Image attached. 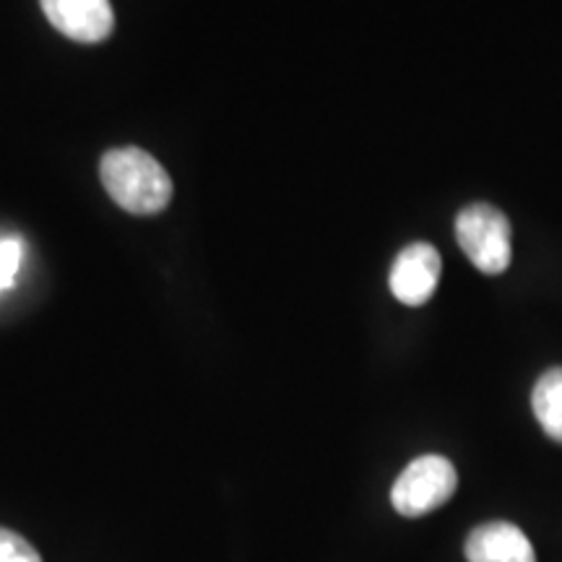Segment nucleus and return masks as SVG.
Segmentation results:
<instances>
[{
  "mask_svg": "<svg viewBox=\"0 0 562 562\" xmlns=\"http://www.w3.org/2000/svg\"><path fill=\"white\" fill-rule=\"evenodd\" d=\"M104 191L117 206L136 216H154L172 201V180L151 154L136 146L112 149L100 161Z\"/></svg>",
  "mask_w": 562,
  "mask_h": 562,
  "instance_id": "1",
  "label": "nucleus"
},
{
  "mask_svg": "<svg viewBox=\"0 0 562 562\" xmlns=\"http://www.w3.org/2000/svg\"><path fill=\"white\" fill-rule=\"evenodd\" d=\"M456 240L484 273H503L510 266V222L490 203H472L456 216Z\"/></svg>",
  "mask_w": 562,
  "mask_h": 562,
  "instance_id": "2",
  "label": "nucleus"
},
{
  "mask_svg": "<svg viewBox=\"0 0 562 562\" xmlns=\"http://www.w3.org/2000/svg\"><path fill=\"white\" fill-rule=\"evenodd\" d=\"M456 487L459 474L451 461L442 456H419L398 474L391 503L404 518H419L451 501Z\"/></svg>",
  "mask_w": 562,
  "mask_h": 562,
  "instance_id": "3",
  "label": "nucleus"
},
{
  "mask_svg": "<svg viewBox=\"0 0 562 562\" xmlns=\"http://www.w3.org/2000/svg\"><path fill=\"white\" fill-rule=\"evenodd\" d=\"M440 252L430 243H412L393 261L389 284L393 297L409 307L425 305L438 290L440 281Z\"/></svg>",
  "mask_w": 562,
  "mask_h": 562,
  "instance_id": "4",
  "label": "nucleus"
},
{
  "mask_svg": "<svg viewBox=\"0 0 562 562\" xmlns=\"http://www.w3.org/2000/svg\"><path fill=\"white\" fill-rule=\"evenodd\" d=\"M50 24L68 40L94 45L115 30V13L110 0H40Z\"/></svg>",
  "mask_w": 562,
  "mask_h": 562,
  "instance_id": "5",
  "label": "nucleus"
},
{
  "mask_svg": "<svg viewBox=\"0 0 562 562\" xmlns=\"http://www.w3.org/2000/svg\"><path fill=\"white\" fill-rule=\"evenodd\" d=\"M469 562H537L533 547L518 526L495 521L474 529L467 539Z\"/></svg>",
  "mask_w": 562,
  "mask_h": 562,
  "instance_id": "6",
  "label": "nucleus"
},
{
  "mask_svg": "<svg viewBox=\"0 0 562 562\" xmlns=\"http://www.w3.org/2000/svg\"><path fill=\"white\" fill-rule=\"evenodd\" d=\"M531 409L542 430L562 446V368L547 370L533 385Z\"/></svg>",
  "mask_w": 562,
  "mask_h": 562,
  "instance_id": "7",
  "label": "nucleus"
},
{
  "mask_svg": "<svg viewBox=\"0 0 562 562\" xmlns=\"http://www.w3.org/2000/svg\"><path fill=\"white\" fill-rule=\"evenodd\" d=\"M0 562H42L34 547L24 537L0 529Z\"/></svg>",
  "mask_w": 562,
  "mask_h": 562,
  "instance_id": "8",
  "label": "nucleus"
},
{
  "mask_svg": "<svg viewBox=\"0 0 562 562\" xmlns=\"http://www.w3.org/2000/svg\"><path fill=\"white\" fill-rule=\"evenodd\" d=\"M21 266V240L9 237V240H0V290L11 284Z\"/></svg>",
  "mask_w": 562,
  "mask_h": 562,
  "instance_id": "9",
  "label": "nucleus"
}]
</instances>
